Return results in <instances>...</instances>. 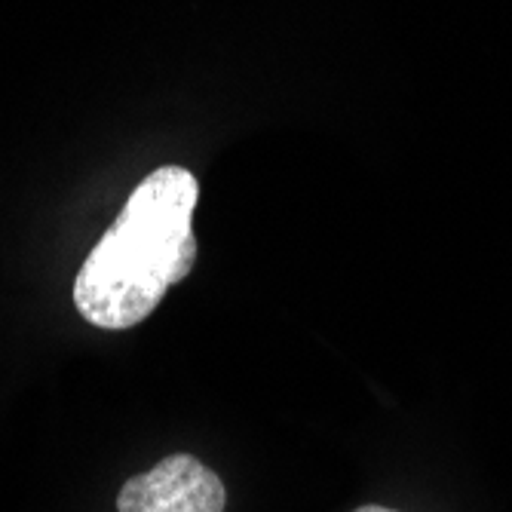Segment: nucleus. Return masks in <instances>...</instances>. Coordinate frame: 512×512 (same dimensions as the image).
Wrapping results in <instances>:
<instances>
[{
	"label": "nucleus",
	"instance_id": "nucleus-2",
	"mask_svg": "<svg viewBox=\"0 0 512 512\" xmlns=\"http://www.w3.org/2000/svg\"><path fill=\"white\" fill-rule=\"evenodd\" d=\"M224 506V482L194 454H169L117 494L120 512H224Z\"/></svg>",
	"mask_w": 512,
	"mask_h": 512
},
{
	"label": "nucleus",
	"instance_id": "nucleus-3",
	"mask_svg": "<svg viewBox=\"0 0 512 512\" xmlns=\"http://www.w3.org/2000/svg\"><path fill=\"white\" fill-rule=\"evenodd\" d=\"M353 512H396V509H390V506H375V503H365V506H359V509H353Z\"/></svg>",
	"mask_w": 512,
	"mask_h": 512
},
{
	"label": "nucleus",
	"instance_id": "nucleus-1",
	"mask_svg": "<svg viewBox=\"0 0 512 512\" xmlns=\"http://www.w3.org/2000/svg\"><path fill=\"white\" fill-rule=\"evenodd\" d=\"M197 200L200 181L184 166H160L135 184L74 279V307L89 325L132 329L194 270Z\"/></svg>",
	"mask_w": 512,
	"mask_h": 512
}]
</instances>
